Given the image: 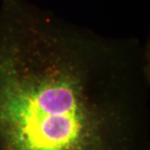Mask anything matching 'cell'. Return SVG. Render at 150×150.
I'll use <instances>...</instances> for the list:
<instances>
[{"instance_id": "1", "label": "cell", "mask_w": 150, "mask_h": 150, "mask_svg": "<svg viewBox=\"0 0 150 150\" xmlns=\"http://www.w3.org/2000/svg\"><path fill=\"white\" fill-rule=\"evenodd\" d=\"M146 48L15 15L0 21V150H134L147 126Z\"/></svg>"}]
</instances>
